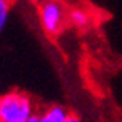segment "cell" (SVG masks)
Instances as JSON below:
<instances>
[{
  "instance_id": "277c9868",
  "label": "cell",
  "mask_w": 122,
  "mask_h": 122,
  "mask_svg": "<svg viewBox=\"0 0 122 122\" xmlns=\"http://www.w3.org/2000/svg\"><path fill=\"white\" fill-rule=\"evenodd\" d=\"M91 21H92L91 14L82 8H73V10L68 11V22L71 24L73 27L84 29L91 24Z\"/></svg>"
},
{
  "instance_id": "6da1fadb",
  "label": "cell",
  "mask_w": 122,
  "mask_h": 122,
  "mask_svg": "<svg viewBox=\"0 0 122 122\" xmlns=\"http://www.w3.org/2000/svg\"><path fill=\"white\" fill-rule=\"evenodd\" d=\"M36 106L29 94L10 91L0 95V122H27L35 116Z\"/></svg>"
},
{
  "instance_id": "5b68a950",
  "label": "cell",
  "mask_w": 122,
  "mask_h": 122,
  "mask_svg": "<svg viewBox=\"0 0 122 122\" xmlns=\"http://www.w3.org/2000/svg\"><path fill=\"white\" fill-rule=\"evenodd\" d=\"M11 6H13V3H11L10 0H0V33L3 32L5 27H6Z\"/></svg>"
},
{
  "instance_id": "52a82bcc",
  "label": "cell",
  "mask_w": 122,
  "mask_h": 122,
  "mask_svg": "<svg viewBox=\"0 0 122 122\" xmlns=\"http://www.w3.org/2000/svg\"><path fill=\"white\" fill-rule=\"evenodd\" d=\"M27 122H40V116H38V113H36L35 116H32V117L29 119Z\"/></svg>"
},
{
  "instance_id": "7a4b0ae2",
  "label": "cell",
  "mask_w": 122,
  "mask_h": 122,
  "mask_svg": "<svg viewBox=\"0 0 122 122\" xmlns=\"http://www.w3.org/2000/svg\"><path fill=\"white\" fill-rule=\"evenodd\" d=\"M36 11L41 29L49 36L59 35L68 22V11L60 2H43Z\"/></svg>"
},
{
  "instance_id": "8992f818",
  "label": "cell",
  "mask_w": 122,
  "mask_h": 122,
  "mask_svg": "<svg viewBox=\"0 0 122 122\" xmlns=\"http://www.w3.org/2000/svg\"><path fill=\"white\" fill-rule=\"evenodd\" d=\"M67 122H81V119L78 117V116H75V114H70V117H68Z\"/></svg>"
},
{
  "instance_id": "3957f363",
  "label": "cell",
  "mask_w": 122,
  "mask_h": 122,
  "mask_svg": "<svg viewBox=\"0 0 122 122\" xmlns=\"http://www.w3.org/2000/svg\"><path fill=\"white\" fill-rule=\"evenodd\" d=\"M40 122H67L70 117V113L63 106L52 105L49 108H46L43 113H38Z\"/></svg>"
}]
</instances>
